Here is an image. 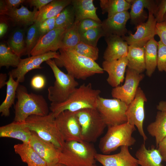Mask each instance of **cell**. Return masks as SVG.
<instances>
[{
	"mask_svg": "<svg viewBox=\"0 0 166 166\" xmlns=\"http://www.w3.org/2000/svg\"><path fill=\"white\" fill-rule=\"evenodd\" d=\"M59 50L58 58L54 59L56 64L58 67H64L67 73L75 79L85 80L104 72L102 68L89 58L70 49L60 48Z\"/></svg>",
	"mask_w": 166,
	"mask_h": 166,
	"instance_id": "1",
	"label": "cell"
},
{
	"mask_svg": "<svg viewBox=\"0 0 166 166\" xmlns=\"http://www.w3.org/2000/svg\"><path fill=\"white\" fill-rule=\"evenodd\" d=\"M101 93L100 89H93L91 83L83 84L77 88L65 101L51 103L49 109L55 117L65 110L76 112L85 109L97 108Z\"/></svg>",
	"mask_w": 166,
	"mask_h": 166,
	"instance_id": "2",
	"label": "cell"
},
{
	"mask_svg": "<svg viewBox=\"0 0 166 166\" xmlns=\"http://www.w3.org/2000/svg\"><path fill=\"white\" fill-rule=\"evenodd\" d=\"M16 97L14 121L25 122L31 115L45 116L49 113V107L44 97L40 94L29 93L26 88L23 85L19 84L18 86Z\"/></svg>",
	"mask_w": 166,
	"mask_h": 166,
	"instance_id": "3",
	"label": "cell"
},
{
	"mask_svg": "<svg viewBox=\"0 0 166 166\" xmlns=\"http://www.w3.org/2000/svg\"><path fill=\"white\" fill-rule=\"evenodd\" d=\"M97 153L90 143L65 141L60 151L59 163L67 166H92L95 164Z\"/></svg>",
	"mask_w": 166,
	"mask_h": 166,
	"instance_id": "4",
	"label": "cell"
},
{
	"mask_svg": "<svg viewBox=\"0 0 166 166\" xmlns=\"http://www.w3.org/2000/svg\"><path fill=\"white\" fill-rule=\"evenodd\" d=\"M105 135L100 141L99 147L104 154L108 155L123 146H131L136 142L132 136L136 130L135 126L127 122L109 126Z\"/></svg>",
	"mask_w": 166,
	"mask_h": 166,
	"instance_id": "5",
	"label": "cell"
},
{
	"mask_svg": "<svg viewBox=\"0 0 166 166\" xmlns=\"http://www.w3.org/2000/svg\"><path fill=\"white\" fill-rule=\"evenodd\" d=\"M30 130L42 139L50 142L60 150L65 141L59 132L52 112L45 116L32 115L25 121Z\"/></svg>",
	"mask_w": 166,
	"mask_h": 166,
	"instance_id": "6",
	"label": "cell"
},
{
	"mask_svg": "<svg viewBox=\"0 0 166 166\" xmlns=\"http://www.w3.org/2000/svg\"><path fill=\"white\" fill-rule=\"evenodd\" d=\"M54 74L55 81L53 85L48 89V97L51 103H60L65 101L78 85V83L71 75L61 71L54 60L47 61Z\"/></svg>",
	"mask_w": 166,
	"mask_h": 166,
	"instance_id": "7",
	"label": "cell"
},
{
	"mask_svg": "<svg viewBox=\"0 0 166 166\" xmlns=\"http://www.w3.org/2000/svg\"><path fill=\"white\" fill-rule=\"evenodd\" d=\"M84 141L95 142L103 133L107 125L96 108L84 109L76 112Z\"/></svg>",
	"mask_w": 166,
	"mask_h": 166,
	"instance_id": "8",
	"label": "cell"
},
{
	"mask_svg": "<svg viewBox=\"0 0 166 166\" xmlns=\"http://www.w3.org/2000/svg\"><path fill=\"white\" fill-rule=\"evenodd\" d=\"M128 106L119 99H107L100 96L96 108L107 126H109L127 122L125 113Z\"/></svg>",
	"mask_w": 166,
	"mask_h": 166,
	"instance_id": "9",
	"label": "cell"
},
{
	"mask_svg": "<svg viewBox=\"0 0 166 166\" xmlns=\"http://www.w3.org/2000/svg\"><path fill=\"white\" fill-rule=\"evenodd\" d=\"M57 128L65 141H84L81 137V127L76 112L63 111L55 117Z\"/></svg>",
	"mask_w": 166,
	"mask_h": 166,
	"instance_id": "10",
	"label": "cell"
},
{
	"mask_svg": "<svg viewBox=\"0 0 166 166\" xmlns=\"http://www.w3.org/2000/svg\"><path fill=\"white\" fill-rule=\"evenodd\" d=\"M147 101L143 90L139 87L134 99L128 105L125 113L127 122L136 127L144 141L148 139L143 127L145 118L144 105Z\"/></svg>",
	"mask_w": 166,
	"mask_h": 166,
	"instance_id": "11",
	"label": "cell"
},
{
	"mask_svg": "<svg viewBox=\"0 0 166 166\" xmlns=\"http://www.w3.org/2000/svg\"><path fill=\"white\" fill-rule=\"evenodd\" d=\"M126 73L124 84L113 88L111 95L114 98L119 99L128 105L134 99L144 75L128 68Z\"/></svg>",
	"mask_w": 166,
	"mask_h": 166,
	"instance_id": "12",
	"label": "cell"
},
{
	"mask_svg": "<svg viewBox=\"0 0 166 166\" xmlns=\"http://www.w3.org/2000/svg\"><path fill=\"white\" fill-rule=\"evenodd\" d=\"M59 53L50 51L37 56H31L24 59H21L17 67L10 71L14 79L18 82L24 81L26 74L30 71L35 69H41V64L44 62L53 59H57Z\"/></svg>",
	"mask_w": 166,
	"mask_h": 166,
	"instance_id": "13",
	"label": "cell"
},
{
	"mask_svg": "<svg viewBox=\"0 0 166 166\" xmlns=\"http://www.w3.org/2000/svg\"><path fill=\"white\" fill-rule=\"evenodd\" d=\"M148 12L147 21L136 26V31L134 34L130 33L128 36L122 37L129 45L144 47L156 35L157 22L153 13L150 11Z\"/></svg>",
	"mask_w": 166,
	"mask_h": 166,
	"instance_id": "14",
	"label": "cell"
},
{
	"mask_svg": "<svg viewBox=\"0 0 166 166\" xmlns=\"http://www.w3.org/2000/svg\"><path fill=\"white\" fill-rule=\"evenodd\" d=\"M66 29L56 28L42 35L30 53L31 56L42 54L60 49L61 42Z\"/></svg>",
	"mask_w": 166,
	"mask_h": 166,
	"instance_id": "15",
	"label": "cell"
},
{
	"mask_svg": "<svg viewBox=\"0 0 166 166\" xmlns=\"http://www.w3.org/2000/svg\"><path fill=\"white\" fill-rule=\"evenodd\" d=\"M32 132L29 144L32 148L46 162L48 166H53L58 163L60 150L51 143L42 139L35 133Z\"/></svg>",
	"mask_w": 166,
	"mask_h": 166,
	"instance_id": "16",
	"label": "cell"
},
{
	"mask_svg": "<svg viewBox=\"0 0 166 166\" xmlns=\"http://www.w3.org/2000/svg\"><path fill=\"white\" fill-rule=\"evenodd\" d=\"M95 160L103 166H139L138 160L130 152L128 147H121L118 153L113 155L97 153Z\"/></svg>",
	"mask_w": 166,
	"mask_h": 166,
	"instance_id": "17",
	"label": "cell"
},
{
	"mask_svg": "<svg viewBox=\"0 0 166 166\" xmlns=\"http://www.w3.org/2000/svg\"><path fill=\"white\" fill-rule=\"evenodd\" d=\"M127 56L111 61L104 60L102 68L108 74L106 81L113 88L120 85L124 79V74L127 66Z\"/></svg>",
	"mask_w": 166,
	"mask_h": 166,
	"instance_id": "18",
	"label": "cell"
},
{
	"mask_svg": "<svg viewBox=\"0 0 166 166\" xmlns=\"http://www.w3.org/2000/svg\"><path fill=\"white\" fill-rule=\"evenodd\" d=\"M130 18L129 13L128 11L119 13L107 18L101 23L105 37L110 35L121 37L125 36L128 32L126 24Z\"/></svg>",
	"mask_w": 166,
	"mask_h": 166,
	"instance_id": "19",
	"label": "cell"
},
{
	"mask_svg": "<svg viewBox=\"0 0 166 166\" xmlns=\"http://www.w3.org/2000/svg\"><path fill=\"white\" fill-rule=\"evenodd\" d=\"M105 38L107 45L103 55L105 60L111 61L127 56L129 45L122 37L110 35Z\"/></svg>",
	"mask_w": 166,
	"mask_h": 166,
	"instance_id": "20",
	"label": "cell"
},
{
	"mask_svg": "<svg viewBox=\"0 0 166 166\" xmlns=\"http://www.w3.org/2000/svg\"><path fill=\"white\" fill-rule=\"evenodd\" d=\"M157 1L152 0H133L129 13L130 23L137 26L145 22L148 15L144 10L147 8L154 15L157 6Z\"/></svg>",
	"mask_w": 166,
	"mask_h": 166,
	"instance_id": "21",
	"label": "cell"
},
{
	"mask_svg": "<svg viewBox=\"0 0 166 166\" xmlns=\"http://www.w3.org/2000/svg\"><path fill=\"white\" fill-rule=\"evenodd\" d=\"M32 135L25 122H13L0 127V137L11 138L29 143Z\"/></svg>",
	"mask_w": 166,
	"mask_h": 166,
	"instance_id": "22",
	"label": "cell"
},
{
	"mask_svg": "<svg viewBox=\"0 0 166 166\" xmlns=\"http://www.w3.org/2000/svg\"><path fill=\"white\" fill-rule=\"evenodd\" d=\"M38 10L34 7L32 11L23 6L19 8H14L8 10L2 15H6L15 24L23 26L34 24L37 16Z\"/></svg>",
	"mask_w": 166,
	"mask_h": 166,
	"instance_id": "23",
	"label": "cell"
},
{
	"mask_svg": "<svg viewBox=\"0 0 166 166\" xmlns=\"http://www.w3.org/2000/svg\"><path fill=\"white\" fill-rule=\"evenodd\" d=\"M93 2V0H72L71 4L74 9L75 20L80 21L91 19L102 23L97 14V8L94 6Z\"/></svg>",
	"mask_w": 166,
	"mask_h": 166,
	"instance_id": "24",
	"label": "cell"
},
{
	"mask_svg": "<svg viewBox=\"0 0 166 166\" xmlns=\"http://www.w3.org/2000/svg\"><path fill=\"white\" fill-rule=\"evenodd\" d=\"M15 152L20 156L22 161L29 166H48L29 143H22L14 145Z\"/></svg>",
	"mask_w": 166,
	"mask_h": 166,
	"instance_id": "25",
	"label": "cell"
},
{
	"mask_svg": "<svg viewBox=\"0 0 166 166\" xmlns=\"http://www.w3.org/2000/svg\"><path fill=\"white\" fill-rule=\"evenodd\" d=\"M135 155L141 166H164L162 157L157 149L152 146L147 149L143 144L136 152Z\"/></svg>",
	"mask_w": 166,
	"mask_h": 166,
	"instance_id": "26",
	"label": "cell"
},
{
	"mask_svg": "<svg viewBox=\"0 0 166 166\" xmlns=\"http://www.w3.org/2000/svg\"><path fill=\"white\" fill-rule=\"evenodd\" d=\"M72 0H53L38 10L34 23L39 25L45 20L57 16L71 4Z\"/></svg>",
	"mask_w": 166,
	"mask_h": 166,
	"instance_id": "27",
	"label": "cell"
},
{
	"mask_svg": "<svg viewBox=\"0 0 166 166\" xmlns=\"http://www.w3.org/2000/svg\"><path fill=\"white\" fill-rule=\"evenodd\" d=\"M127 57V68L139 73H142L146 70L144 47L129 45Z\"/></svg>",
	"mask_w": 166,
	"mask_h": 166,
	"instance_id": "28",
	"label": "cell"
},
{
	"mask_svg": "<svg viewBox=\"0 0 166 166\" xmlns=\"http://www.w3.org/2000/svg\"><path fill=\"white\" fill-rule=\"evenodd\" d=\"M149 134L154 137L157 147L159 143L166 136V113L159 111L155 121L147 126Z\"/></svg>",
	"mask_w": 166,
	"mask_h": 166,
	"instance_id": "29",
	"label": "cell"
},
{
	"mask_svg": "<svg viewBox=\"0 0 166 166\" xmlns=\"http://www.w3.org/2000/svg\"><path fill=\"white\" fill-rule=\"evenodd\" d=\"M144 47L146 74L150 77L157 67L158 42L153 38Z\"/></svg>",
	"mask_w": 166,
	"mask_h": 166,
	"instance_id": "30",
	"label": "cell"
},
{
	"mask_svg": "<svg viewBox=\"0 0 166 166\" xmlns=\"http://www.w3.org/2000/svg\"><path fill=\"white\" fill-rule=\"evenodd\" d=\"M9 78L6 85L5 98L0 105V113L2 116L8 117L10 114V108L14 104L16 97V90L19 83L15 80L11 74L9 73Z\"/></svg>",
	"mask_w": 166,
	"mask_h": 166,
	"instance_id": "31",
	"label": "cell"
},
{
	"mask_svg": "<svg viewBox=\"0 0 166 166\" xmlns=\"http://www.w3.org/2000/svg\"><path fill=\"white\" fill-rule=\"evenodd\" d=\"M100 5L102 14L107 13V18L128 11L131 6V4L127 0H100Z\"/></svg>",
	"mask_w": 166,
	"mask_h": 166,
	"instance_id": "32",
	"label": "cell"
},
{
	"mask_svg": "<svg viewBox=\"0 0 166 166\" xmlns=\"http://www.w3.org/2000/svg\"><path fill=\"white\" fill-rule=\"evenodd\" d=\"M79 21L75 20L73 25L64 33L60 45V48L71 49L81 42L79 31Z\"/></svg>",
	"mask_w": 166,
	"mask_h": 166,
	"instance_id": "33",
	"label": "cell"
},
{
	"mask_svg": "<svg viewBox=\"0 0 166 166\" xmlns=\"http://www.w3.org/2000/svg\"><path fill=\"white\" fill-rule=\"evenodd\" d=\"M25 39L24 31L18 29L14 32L8 42L11 50L20 57L25 55Z\"/></svg>",
	"mask_w": 166,
	"mask_h": 166,
	"instance_id": "34",
	"label": "cell"
},
{
	"mask_svg": "<svg viewBox=\"0 0 166 166\" xmlns=\"http://www.w3.org/2000/svg\"><path fill=\"white\" fill-rule=\"evenodd\" d=\"M21 58L5 44L0 45V67H17Z\"/></svg>",
	"mask_w": 166,
	"mask_h": 166,
	"instance_id": "35",
	"label": "cell"
},
{
	"mask_svg": "<svg viewBox=\"0 0 166 166\" xmlns=\"http://www.w3.org/2000/svg\"><path fill=\"white\" fill-rule=\"evenodd\" d=\"M75 21L73 7L71 4L65 8L56 17L55 28L67 29L71 27Z\"/></svg>",
	"mask_w": 166,
	"mask_h": 166,
	"instance_id": "36",
	"label": "cell"
},
{
	"mask_svg": "<svg viewBox=\"0 0 166 166\" xmlns=\"http://www.w3.org/2000/svg\"><path fill=\"white\" fill-rule=\"evenodd\" d=\"M42 36L38 25L34 23L28 28L25 39V55L30 57V53Z\"/></svg>",
	"mask_w": 166,
	"mask_h": 166,
	"instance_id": "37",
	"label": "cell"
},
{
	"mask_svg": "<svg viewBox=\"0 0 166 166\" xmlns=\"http://www.w3.org/2000/svg\"><path fill=\"white\" fill-rule=\"evenodd\" d=\"M105 36L101 27L92 28L80 34L81 41L92 46L97 47L99 39Z\"/></svg>",
	"mask_w": 166,
	"mask_h": 166,
	"instance_id": "38",
	"label": "cell"
},
{
	"mask_svg": "<svg viewBox=\"0 0 166 166\" xmlns=\"http://www.w3.org/2000/svg\"><path fill=\"white\" fill-rule=\"evenodd\" d=\"M73 50L77 53L89 58L94 61L98 58L99 49L97 47H94L80 42L74 47L68 49Z\"/></svg>",
	"mask_w": 166,
	"mask_h": 166,
	"instance_id": "39",
	"label": "cell"
},
{
	"mask_svg": "<svg viewBox=\"0 0 166 166\" xmlns=\"http://www.w3.org/2000/svg\"><path fill=\"white\" fill-rule=\"evenodd\" d=\"M157 67L159 71L166 72V46L160 40L158 41Z\"/></svg>",
	"mask_w": 166,
	"mask_h": 166,
	"instance_id": "40",
	"label": "cell"
},
{
	"mask_svg": "<svg viewBox=\"0 0 166 166\" xmlns=\"http://www.w3.org/2000/svg\"><path fill=\"white\" fill-rule=\"evenodd\" d=\"M101 23L91 19L81 20L79 22L78 26L80 34H81L91 29L101 27Z\"/></svg>",
	"mask_w": 166,
	"mask_h": 166,
	"instance_id": "41",
	"label": "cell"
},
{
	"mask_svg": "<svg viewBox=\"0 0 166 166\" xmlns=\"http://www.w3.org/2000/svg\"><path fill=\"white\" fill-rule=\"evenodd\" d=\"M25 0H1L0 1V13L2 15L8 10L17 8L20 5L26 2Z\"/></svg>",
	"mask_w": 166,
	"mask_h": 166,
	"instance_id": "42",
	"label": "cell"
},
{
	"mask_svg": "<svg viewBox=\"0 0 166 166\" xmlns=\"http://www.w3.org/2000/svg\"><path fill=\"white\" fill-rule=\"evenodd\" d=\"M56 17L47 19L38 25V29L42 36L55 28Z\"/></svg>",
	"mask_w": 166,
	"mask_h": 166,
	"instance_id": "43",
	"label": "cell"
},
{
	"mask_svg": "<svg viewBox=\"0 0 166 166\" xmlns=\"http://www.w3.org/2000/svg\"><path fill=\"white\" fill-rule=\"evenodd\" d=\"M156 11L154 16L157 23L163 22L164 17L166 13V0L159 1Z\"/></svg>",
	"mask_w": 166,
	"mask_h": 166,
	"instance_id": "44",
	"label": "cell"
},
{
	"mask_svg": "<svg viewBox=\"0 0 166 166\" xmlns=\"http://www.w3.org/2000/svg\"><path fill=\"white\" fill-rule=\"evenodd\" d=\"M155 33L160 38V40L166 46V22L156 23Z\"/></svg>",
	"mask_w": 166,
	"mask_h": 166,
	"instance_id": "45",
	"label": "cell"
},
{
	"mask_svg": "<svg viewBox=\"0 0 166 166\" xmlns=\"http://www.w3.org/2000/svg\"><path fill=\"white\" fill-rule=\"evenodd\" d=\"M46 80L45 77L41 75H37L34 76L30 81L32 87L36 90L43 89L45 85Z\"/></svg>",
	"mask_w": 166,
	"mask_h": 166,
	"instance_id": "46",
	"label": "cell"
},
{
	"mask_svg": "<svg viewBox=\"0 0 166 166\" xmlns=\"http://www.w3.org/2000/svg\"><path fill=\"white\" fill-rule=\"evenodd\" d=\"M53 0H27V2L30 6H34L40 10L43 7L48 4Z\"/></svg>",
	"mask_w": 166,
	"mask_h": 166,
	"instance_id": "47",
	"label": "cell"
},
{
	"mask_svg": "<svg viewBox=\"0 0 166 166\" xmlns=\"http://www.w3.org/2000/svg\"><path fill=\"white\" fill-rule=\"evenodd\" d=\"M157 147L163 161L166 162V136L159 143Z\"/></svg>",
	"mask_w": 166,
	"mask_h": 166,
	"instance_id": "48",
	"label": "cell"
},
{
	"mask_svg": "<svg viewBox=\"0 0 166 166\" xmlns=\"http://www.w3.org/2000/svg\"><path fill=\"white\" fill-rule=\"evenodd\" d=\"M7 75L6 73H1L0 74V88L1 89L6 85Z\"/></svg>",
	"mask_w": 166,
	"mask_h": 166,
	"instance_id": "49",
	"label": "cell"
},
{
	"mask_svg": "<svg viewBox=\"0 0 166 166\" xmlns=\"http://www.w3.org/2000/svg\"><path fill=\"white\" fill-rule=\"evenodd\" d=\"M156 109L159 111L166 113V101H160L156 106Z\"/></svg>",
	"mask_w": 166,
	"mask_h": 166,
	"instance_id": "50",
	"label": "cell"
},
{
	"mask_svg": "<svg viewBox=\"0 0 166 166\" xmlns=\"http://www.w3.org/2000/svg\"><path fill=\"white\" fill-rule=\"evenodd\" d=\"M8 28L7 24L4 22L0 24V37H2L6 33Z\"/></svg>",
	"mask_w": 166,
	"mask_h": 166,
	"instance_id": "51",
	"label": "cell"
},
{
	"mask_svg": "<svg viewBox=\"0 0 166 166\" xmlns=\"http://www.w3.org/2000/svg\"><path fill=\"white\" fill-rule=\"evenodd\" d=\"M53 166H67L63 164L60 163H58L55 165H54Z\"/></svg>",
	"mask_w": 166,
	"mask_h": 166,
	"instance_id": "52",
	"label": "cell"
},
{
	"mask_svg": "<svg viewBox=\"0 0 166 166\" xmlns=\"http://www.w3.org/2000/svg\"><path fill=\"white\" fill-rule=\"evenodd\" d=\"M163 21H165L166 22V13L164 15L163 19Z\"/></svg>",
	"mask_w": 166,
	"mask_h": 166,
	"instance_id": "53",
	"label": "cell"
},
{
	"mask_svg": "<svg viewBox=\"0 0 166 166\" xmlns=\"http://www.w3.org/2000/svg\"><path fill=\"white\" fill-rule=\"evenodd\" d=\"M92 166H98L96 165V164H93Z\"/></svg>",
	"mask_w": 166,
	"mask_h": 166,
	"instance_id": "54",
	"label": "cell"
},
{
	"mask_svg": "<svg viewBox=\"0 0 166 166\" xmlns=\"http://www.w3.org/2000/svg\"></svg>",
	"mask_w": 166,
	"mask_h": 166,
	"instance_id": "55",
	"label": "cell"
}]
</instances>
